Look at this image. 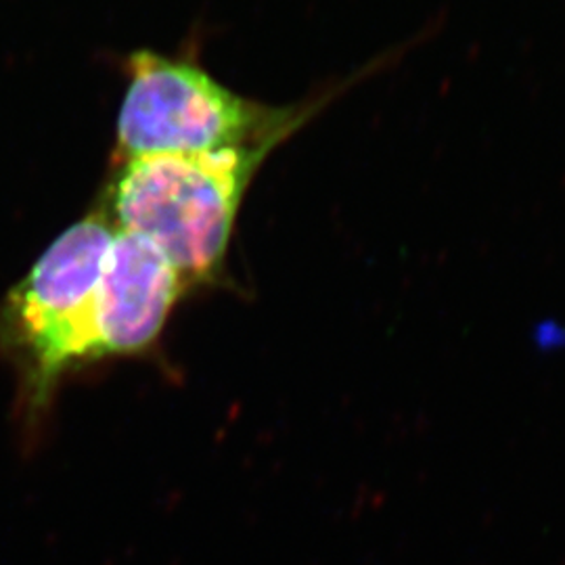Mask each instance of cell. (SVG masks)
<instances>
[{"label": "cell", "mask_w": 565, "mask_h": 565, "mask_svg": "<svg viewBox=\"0 0 565 565\" xmlns=\"http://www.w3.org/2000/svg\"><path fill=\"white\" fill-rule=\"evenodd\" d=\"M116 235L107 212L61 233L0 310V354L20 371L21 413L36 425L63 377L102 363L99 282Z\"/></svg>", "instance_id": "cell-1"}, {"label": "cell", "mask_w": 565, "mask_h": 565, "mask_svg": "<svg viewBox=\"0 0 565 565\" xmlns=\"http://www.w3.org/2000/svg\"><path fill=\"white\" fill-rule=\"evenodd\" d=\"M281 141L124 160L109 189L116 228L153 243L189 287L221 275L243 195Z\"/></svg>", "instance_id": "cell-2"}, {"label": "cell", "mask_w": 565, "mask_h": 565, "mask_svg": "<svg viewBox=\"0 0 565 565\" xmlns=\"http://www.w3.org/2000/svg\"><path fill=\"white\" fill-rule=\"evenodd\" d=\"M128 88L118 118L124 160L162 153H205L285 141L312 109L249 102L184 60L137 51L126 61Z\"/></svg>", "instance_id": "cell-3"}, {"label": "cell", "mask_w": 565, "mask_h": 565, "mask_svg": "<svg viewBox=\"0 0 565 565\" xmlns=\"http://www.w3.org/2000/svg\"><path fill=\"white\" fill-rule=\"evenodd\" d=\"M186 289L153 243L116 228L99 282L103 361L149 352Z\"/></svg>", "instance_id": "cell-4"}, {"label": "cell", "mask_w": 565, "mask_h": 565, "mask_svg": "<svg viewBox=\"0 0 565 565\" xmlns=\"http://www.w3.org/2000/svg\"><path fill=\"white\" fill-rule=\"evenodd\" d=\"M534 343L541 348V350H559L562 343L565 342V331L562 324L553 323H541L536 327V333H534Z\"/></svg>", "instance_id": "cell-5"}]
</instances>
